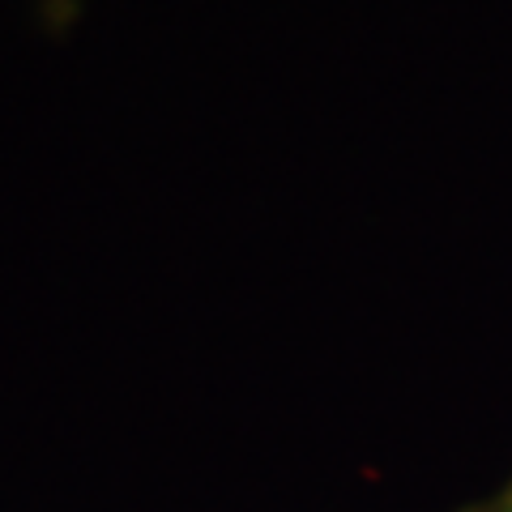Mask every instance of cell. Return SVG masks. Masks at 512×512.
Wrapping results in <instances>:
<instances>
[{
  "instance_id": "cell-1",
  "label": "cell",
  "mask_w": 512,
  "mask_h": 512,
  "mask_svg": "<svg viewBox=\"0 0 512 512\" xmlns=\"http://www.w3.org/2000/svg\"><path fill=\"white\" fill-rule=\"evenodd\" d=\"M470 512H512V483L500 491V495H491L487 504H478V508H470Z\"/></svg>"
}]
</instances>
